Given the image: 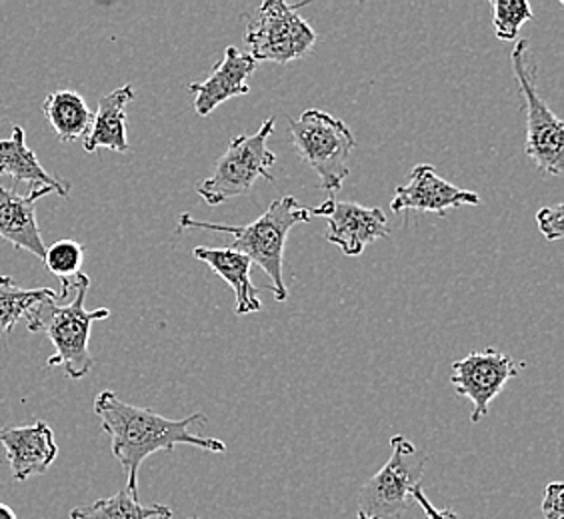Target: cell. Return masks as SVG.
I'll return each instance as SVG.
<instances>
[{"mask_svg": "<svg viewBox=\"0 0 564 519\" xmlns=\"http://www.w3.org/2000/svg\"><path fill=\"white\" fill-rule=\"evenodd\" d=\"M46 300H61V296L51 288H21L11 276H0V338L9 334L21 318H29L34 308Z\"/></svg>", "mask_w": 564, "mask_h": 519, "instance_id": "ffe728a7", "label": "cell"}, {"mask_svg": "<svg viewBox=\"0 0 564 519\" xmlns=\"http://www.w3.org/2000/svg\"><path fill=\"white\" fill-rule=\"evenodd\" d=\"M512 73L519 80L527 112V156L544 176H563L564 124L549 109L539 90V68L532 58L531 43L519 41L510 55Z\"/></svg>", "mask_w": 564, "mask_h": 519, "instance_id": "5b68a950", "label": "cell"}, {"mask_svg": "<svg viewBox=\"0 0 564 519\" xmlns=\"http://www.w3.org/2000/svg\"><path fill=\"white\" fill-rule=\"evenodd\" d=\"M0 519H19V516L14 514V509L0 501Z\"/></svg>", "mask_w": 564, "mask_h": 519, "instance_id": "484cf974", "label": "cell"}, {"mask_svg": "<svg viewBox=\"0 0 564 519\" xmlns=\"http://www.w3.org/2000/svg\"><path fill=\"white\" fill-rule=\"evenodd\" d=\"M85 249L76 240H58L44 252V266L55 274L65 288L68 281L80 274Z\"/></svg>", "mask_w": 564, "mask_h": 519, "instance_id": "44dd1931", "label": "cell"}, {"mask_svg": "<svg viewBox=\"0 0 564 519\" xmlns=\"http://www.w3.org/2000/svg\"><path fill=\"white\" fill-rule=\"evenodd\" d=\"M495 33L500 41H517V34L524 22L534 19L532 7L527 0H497L492 2Z\"/></svg>", "mask_w": 564, "mask_h": 519, "instance_id": "7402d4cb", "label": "cell"}, {"mask_svg": "<svg viewBox=\"0 0 564 519\" xmlns=\"http://www.w3.org/2000/svg\"><path fill=\"white\" fill-rule=\"evenodd\" d=\"M134 100V88L131 85L112 90L100 97L98 109L93 117V124L87 136L83 139V148L97 152L98 148H109L112 152L131 151L127 139V107Z\"/></svg>", "mask_w": 564, "mask_h": 519, "instance_id": "9a60e30c", "label": "cell"}, {"mask_svg": "<svg viewBox=\"0 0 564 519\" xmlns=\"http://www.w3.org/2000/svg\"><path fill=\"white\" fill-rule=\"evenodd\" d=\"M95 411L102 432L110 438L112 455L127 476V489L134 498H139V470L149 455L173 452L176 445H193L213 454L227 452L223 440L196 435L191 430L195 423L207 422V416L200 411L181 420H169L149 408L120 400L110 389L98 394Z\"/></svg>", "mask_w": 564, "mask_h": 519, "instance_id": "6da1fadb", "label": "cell"}, {"mask_svg": "<svg viewBox=\"0 0 564 519\" xmlns=\"http://www.w3.org/2000/svg\"><path fill=\"white\" fill-rule=\"evenodd\" d=\"M536 224L549 242L563 239L564 234V206H544L536 212Z\"/></svg>", "mask_w": 564, "mask_h": 519, "instance_id": "603a6c76", "label": "cell"}, {"mask_svg": "<svg viewBox=\"0 0 564 519\" xmlns=\"http://www.w3.org/2000/svg\"><path fill=\"white\" fill-rule=\"evenodd\" d=\"M274 130V119L262 122L261 129L249 136H237L228 144L227 152L218 156L213 174L200 183L196 192L208 206H218L230 198L249 195L259 178L271 180V168L276 164V154L269 148V139Z\"/></svg>", "mask_w": 564, "mask_h": 519, "instance_id": "8992f818", "label": "cell"}, {"mask_svg": "<svg viewBox=\"0 0 564 519\" xmlns=\"http://www.w3.org/2000/svg\"><path fill=\"white\" fill-rule=\"evenodd\" d=\"M392 454L358 494L357 519H397L413 508V489L423 486L426 454L404 435H392Z\"/></svg>", "mask_w": 564, "mask_h": 519, "instance_id": "52a82bcc", "label": "cell"}, {"mask_svg": "<svg viewBox=\"0 0 564 519\" xmlns=\"http://www.w3.org/2000/svg\"><path fill=\"white\" fill-rule=\"evenodd\" d=\"M193 256L208 264L213 272L218 274L232 288L235 300H237V306H235L237 316L261 312V298H259V292H257L252 278H250L252 262L245 254L230 249L198 246V249L193 250Z\"/></svg>", "mask_w": 564, "mask_h": 519, "instance_id": "2e32d148", "label": "cell"}, {"mask_svg": "<svg viewBox=\"0 0 564 519\" xmlns=\"http://www.w3.org/2000/svg\"><path fill=\"white\" fill-rule=\"evenodd\" d=\"M90 278L78 274L68 281L65 290L58 294L61 300H46L39 303L33 314L26 318L29 332H44L55 344V356L46 360V369L61 368L70 379H83L95 366L90 356V328L98 320H107L109 308L88 312L85 308Z\"/></svg>", "mask_w": 564, "mask_h": 519, "instance_id": "7a4b0ae2", "label": "cell"}, {"mask_svg": "<svg viewBox=\"0 0 564 519\" xmlns=\"http://www.w3.org/2000/svg\"><path fill=\"white\" fill-rule=\"evenodd\" d=\"M254 70L257 63L249 55H242L235 46H227L215 70L203 82H193L188 87L195 95L196 114L208 117L230 98L249 95V78Z\"/></svg>", "mask_w": 564, "mask_h": 519, "instance_id": "4fadbf2b", "label": "cell"}, {"mask_svg": "<svg viewBox=\"0 0 564 519\" xmlns=\"http://www.w3.org/2000/svg\"><path fill=\"white\" fill-rule=\"evenodd\" d=\"M0 444L4 445L11 465L12 479L26 482L29 477L44 476L58 457L53 428L46 422L29 426H7L0 430Z\"/></svg>", "mask_w": 564, "mask_h": 519, "instance_id": "7c38bea8", "label": "cell"}, {"mask_svg": "<svg viewBox=\"0 0 564 519\" xmlns=\"http://www.w3.org/2000/svg\"><path fill=\"white\" fill-rule=\"evenodd\" d=\"M289 132L301 161L321 178V190L335 198L347 180L348 161L357 148L352 130L325 110L308 109L299 119H289Z\"/></svg>", "mask_w": 564, "mask_h": 519, "instance_id": "277c9868", "label": "cell"}, {"mask_svg": "<svg viewBox=\"0 0 564 519\" xmlns=\"http://www.w3.org/2000/svg\"><path fill=\"white\" fill-rule=\"evenodd\" d=\"M48 195H55V190L48 186H39L29 195H19L0 185V239L11 242L14 249L31 252L36 258L44 260L46 246L34 202Z\"/></svg>", "mask_w": 564, "mask_h": 519, "instance_id": "5bb4252c", "label": "cell"}, {"mask_svg": "<svg viewBox=\"0 0 564 519\" xmlns=\"http://www.w3.org/2000/svg\"><path fill=\"white\" fill-rule=\"evenodd\" d=\"M413 501L419 504L424 511L426 519H458L453 508H434L433 501L426 498L423 486H416L413 489Z\"/></svg>", "mask_w": 564, "mask_h": 519, "instance_id": "d4e9b609", "label": "cell"}, {"mask_svg": "<svg viewBox=\"0 0 564 519\" xmlns=\"http://www.w3.org/2000/svg\"><path fill=\"white\" fill-rule=\"evenodd\" d=\"M311 210L296 202L293 196H282L271 202L267 212L257 218L247 227H230L196 220L191 214L178 218V230H208L218 234H230L232 244L228 246L235 252L245 254L247 258L257 264L262 272L271 278V292L276 302H284L289 298L286 281H284V246L289 232L296 224H304L311 220Z\"/></svg>", "mask_w": 564, "mask_h": 519, "instance_id": "3957f363", "label": "cell"}, {"mask_svg": "<svg viewBox=\"0 0 564 519\" xmlns=\"http://www.w3.org/2000/svg\"><path fill=\"white\" fill-rule=\"evenodd\" d=\"M306 2L286 4L284 0H267L247 22L245 43L250 58L259 63L289 65L304 58L316 44L315 29L299 14Z\"/></svg>", "mask_w": 564, "mask_h": 519, "instance_id": "ba28073f", "label": "cell"}, {"mask_svg": "<svg viewBox=\"0 0 564 519\" xmlns=\"http://www.w3.org/2000/svg\"><path fill=\"white\" fill-rule=\"evenodd\" d=\"M478 205H480V198L477 192L463 190L446 183L431 164H416L411 173L409 185L399 186L394 190L391 210L394 214L416 210V212H433L438 217H446V212L453 208Z\"/></svg>", "mask_w": 564, "mask_h": 519, "instance_id": "8fae6325", "label": "cell"}, {"mask_svg": "<svg viewBox=\"0 0 564 519\" xmlns=\"http://www.w3.org/2000/svg\"><path fill=\"white\" fill-rule=\"evenodd\" d=\"M522 368L524 362H514L495 347L470 352L467 357L453 364L451 384L458 396L473 404L470 422L478 423L487 418L490 401L499 396L510 379L521 374Z\"/></svg>", "mask_w": 564, "mask_h": 519, "instance_id": "9c48e42d", "label": "cell"}, {"mask_svg": "<svg viewBox=\"0 0 564 519\" xmlns=\"http://www.w3.org/2000/svg\"><path fill=\"white\" fill-rule=\"evenodd\" d=\"M0 174H9L14 180V185L26 183L33 188L48 186L55 190V195L63 196V198H68V192H70V183H65L44 170L36 154L29 148L26 134L21 124H12L11 139L0 141Z\"/></svg>", "mask_w": 564, "mask_h": 519, "instance_id": "e0dca14e", "label": "cell"}, {"mask_svg": "<svg viewBox=\"0 0 564 519\" xmlns=\"http://www.w3.org/2000/svg\"><path fill=\"white\" fill-rule=\"evenodd\" d=\"M311 217L325 218L328 244H335L345 256L357 258L377 240L389 239L391 228L387 214L377 206H360L328 198L311 210Z\"/></svg>", "mask_w": 564, "mask_h": 519, "instance_id": "30bf717a", "label": "cell"}, {"mask_svg": "<svg viewBox=\"0 0 564 519\" xmlns=\"http://www.w3.org/2000/svg\"><path fill=\"white\" fill-rule=\"evenodd\" d=\"M173 509L161 504L142 506L139 498L124 487L110 498L97 499L95 504L70 509V519H171Z\"/></svg>", "mask_w": 564, "mask_h": 519, "instance_id": "d6986e66", "label": "cell"}, {"mask_svg": "<svg viewBox=\"0 0 564 519\" xmlns=\"http://www.w3.org/2000/svg\"><path fill=\"white\" fill-rule=\"evenodd\" d=\"M563 482H553L544 489L543 499V518L544 519H563Z\"/></svg>", "mask_w": 564, "mask_h": 519, "instance_id": "cb8c5ba5", "label": "cell"}, {"mask_svg": "<svg viewBox=\"0 0 564 519\" xmlns=\"http://www.w3.org/2000/svg\"><path fill=\"white\" fill-rule=\"evenodd\" d=\"M188 519H198V518H188Z\"/></svg>", "mask_w": 564, "mask_h": 519, "instance_id": "4316f807", "label": "cell"}, {"mask_svg": "<svg viewBox=\"0 0 564 519\" xmlns=\"http://www.w3.org/2000/svg\"><path fill=\"white\" fill-rule=\"evenodd\" d=\"M43 112L55 130L56 139L65 144L83 141L95 117L85 98L68 88L48 95L43 102Z\"/></svg>", "mask_w": 564, "mask_h": 519, "instance_id": "ac0fdd59", "label": "cell"}]
</instances>
